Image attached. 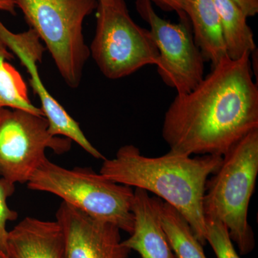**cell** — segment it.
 <instances>
[{
    "instance_id": "obj_8",
    "label": "cell",
    "mask_w": 258,
    "mask_h": 258,
    "mask_svg": "<svg viewBox=\"0 0 258 258\" xmlns=\"http://www.w3.org/2000/svg\"><path fill=\"white\" fill-rule=\"evenodd\" d=\"M136 8L150 26L159 52L157 71L169 87L177 94L195 89L204 79L205 59L195 43L187 16L179 23H171L160 18L152 6V0H137Z\"/></svg>"
},
{
    "instance_id": "obj_4",
    "label": "cell",
    "mask_w": 258,
    "mask_h": 258,
    "mask_svg": "<svg viewBox=\"0 0 258 258\" xmlns=\"http://www.w3.org/2000/svg\"><path fill=\"white\" fill-rule=\"evenodd\" d=\"M29 189L53 194L94 218L133 232L134 190L90 168L68 169L46 159L27 183Z\"/></svg>"
},
{
    "instance_id": "obj_2",
    "label": "cell",
    "mask_w": 258,
    "mask_h": 258,
    "mask_svg": "<svg viewBox=\"0 0 258 258\" xmlns=\"http://www.w3.org/2000/svg\"><path fill=\"white\" fill-rule=\"evenodd\" d=\"M222 157L191 158L169 152L148 157L134 145L120 147L115 157L104 159L100 173L118 184L154 193L176 209L188 222L195 237L206 244L203 200L207 181L218 170Z\"/></svg>"
},
{
    "instance_id": "obj_19",
    "label": "cell",
    "mask_w": 258,
    "mask_h": 258,
    "mask_svg": "<svg viewBox=\"0 0 258 258\" xmlns=\"http://www.w3.org/2000/svg\"><path fill=\"white\" fill-rule=\"evenodd\" d=\"M160 8L169 11H175L180 18L186 16L184 11V0H152Z\"/></svg>"
},
{
    "instance_id": "obj_20",
    "label": "cell",
    "mask_w": 258,
    "mask_h": 258,
    "mask_svg": "<svg viewBox=\"0 0 258 258\" xmlns=\"http://www.w3.org/2000/svg\"><path fill=\"white\" fill-rule=\"evenodd\" d=\"M242 10L247 18L254 17L258 13V0H232Z\"/></svg>"
},
{
    "instance_id": "obj_21",
    "label": "cell",
    "mask_w": 258,
    "mask_h": 258,
    "mask_svg": "<svg viewBox=\"0 0 258 258\" xmlns=\"http://www.w3.org/2000/svg\"><path fill=\"white\" fill-rule=\"evenodd\" d=\"M0 11L16 15V6L13 0H0Z\"/></svg>"
},
{
    "instance_id": "obj_7",
    "label": "cell",
    "mask_w": 258,
    "mask_h": 258,
    "mask_svg": "<svg viewBox=\"0 0 258 258\" xmlns=\"http://www.w3.org/2000/svg\"><path fill=\"white\" fill-rule=\"evenodd\" d=\"M72 141L52 136L44 115L0 108V176L12 184H27L45 159V150L69 152Z\"/></svg>"
},
{
    "instance_id": "obj_16",
    "label": "cell",
    "mask_w": 258,
    "mask_h": 258,
    "mask_svg": "<svg viewBox=\"0 0 258 258\" xmlns=\"http://www.w3.org/2000/svg\"><path fill=\"white\" fill-rule=\"evenodd\" d=\"M14 57L0 40V108H15L44 115L40 108L30 101L28 86L23 76L10 63Z\"/></svg>"
},
{
    "instance_id": "obj_6",
    "label": "cell",
    "mask_w": 258,
    "mask_h": 258,
    "mask_svg": "<svg viewBox=\"0 0 258 258\" xmlns=\"http://www.w3.org/2000/svg\"><path fill=\"white\" fill-rule=\"evenodd\" d=\"M96 11L90 53L105 77L118 80L157 66L159 52L152 34L134 21L125 0H98Z\"/></svg>"
},
{
    "instance_id": "obj_12",
    "label": "cell",
    "mask_w": 258,
    "mask_h": 258,
    "mask_svg": "<svg viewBox=\"0 0 258 258\" xmlns=\"http://www.w3.org/2000/svg\"><path fill=\"white\" fill-rule=\"evenodd\" d=\"M12 258H66L63 233L57 222L26 217L9 231Z\"/></svg>"
},
{
    "instance_id": "obj_10",
    "label": "cell",
    "mask_w": 258,
    "mask_h": 258,
    "mask_svg": "<svg viewBox=\"0 0 258 258\" xmlns=\"http://www.w3.org/2000/svg\"><path fill=\"white\" fill-rule=\"evenodd\" d=\"M56 222L63 233L66 258H128L120 229L62 202Z\"/></svg>"
},
{
    "instance_id": "obj_15",
    "label": "cell",
    "mask_w": 258,
    "mask_h": 258,
    "mask_svg": "<svg viewBox=\"0 0 258 258\" xmlns=\"http://www.w3.org/2000/svg\"><path fill=\"white\" fill-rule=\"evenodd\" d=\"M161 227L176 258H207L203 244L195 237L186 219L175 208L161 199Z\"/></svg>"
},
{
    "instance_id": "obj_3",
    "label": "cell",
    "mask_w": 258,
    "mask_h": 258,
    "mask_svg": "<svg viewBox=\"0 0 258 258\" xmlns=\"http://www.w3.org/2000/svg\"><path fill=\"white\" fill-rule=\"evenodd\" d=\"M257 174L258 128L230 148L218 170L207 181L204 212L225 224L241 254L250 253L255 245L248 209Z\"/></svg>"
},
{
    "instance_id": "obj_22",
    "label": "cell",
    "mask_w": 258,
    "mask_h": 258,
    "mask_svg": "<svg viewBox=\"0 0 258 258\" xmlns=\"http://www.w3.org/2000/svg\"><path fill=\"white\" fill-rule=\"evenodd\" d=\"M0 258H12L9 254L3 251V249L0 248Z\"/></svg>"
},
{
    "instance_id": "obj_1",
    "label": "cell",
    "mask_w": 258,
    "mask_h": 258,
    "mask_svg": "<svg viewBox=\"0 0 258 258\" xmlns=\"http://www.w3.org/2000/svg\"><path fill=\"white\" fill-rule=\"evenodd\" d=\"M250 52L222 59L192 91L177 94L168 108L162 137L174 154L223 157L258 128V88Z\"/></svg>"
},
{
    "instance_id": "obj_13",
    "label": "cell",
    "mask_w": 258,
    "mask_h": 258,
    "mask_svg": "<svg viewBox=\"0 0 258 258\" xmlns=\"http://www.w3.org/2000/svg\"><path fill=\"white\" fill-rule=\"evenodd\" d=\"M184 11L192 24L195 43L212 67L227 57L220 16L213 0H184Z\"/></svg>"
},
{
    "instance_id": "obj_18",
    "label": "cell",
    "mask_w": 258,
    "mask_h": 258,
    "mask_svg": "<svg viewBox=\"0 0 258 258\" xmlns=\"http://www.w3.org/2000/svg\"><path fill=\"white\" fill-rule=\"evenodd\" d=\"M14 184L0 178V248L8 254V239L9 231L7 230L8 222L14 221L18 214L11 210L8 205V199L15 192Z\"/></svg>"
},
{
    "instance_id": "obj_9",
    "label": "cell",
    "mask_w": 258,
    "mask_h": 258,
    "mask_svg": "<svg viewBox=\"0 0 258 258\" xmlns=\"http://www.w3.org/2000/svg\"><path fill=\"white\" fill-rule=\"evenodd\" d=\"M0 40L11 52L18 57L30 75V86L40 99V109L48 122V130L52 136H62L79 144L90 155L104 160L106 157L93 147L83 134L81 127L62 105L49 93L44 86L37 69L42 61L45 47L35 30L29 28L21 33H14L0 20Z\"/></svg>"
},
{
    "instance_id": "obj_17",
    "label": "cell",
    "mask_w": 258,
    "mask_h": 258,
    "mask_svg": "<svg viewBox=\"0 0 258 258\" xmlns=\"http://www.w3.org/2000/svg\"><path fill=\"white\" fill-rule=\"evenodd\" d=\"M206 241L217 258H240L236 252L228 229L217 217L205 214Z\"/></svg>"
},
{
    "instance_id": "obj_14",
    "label": "cell",
    "mask_w": 258,
    "mask_h": 258,
    "mask_svg": "<svg viewBox=\"0 0 258 258\" xmlns=\"http://www.w3.org/2000/svg\"><path fill=\"white\" fill-rule=\"evenodd\" d=\"M216 6L227 55L230 60L241 58L256 50L253 32L247 23V17L232 0H213Z\"/></svg>"
},
{
    "instance_id": "obj_5",
    "label": "cell",
    "mask_w": 258,
    "mask_h": 258,
    "mask_svg": "<svg viewBox=\"0 0 258 258\" xmlns=\"http://www.w3.org/2000/svg\"><path fill=\"white\" fill-rule=\"evenodd\" d=\"M48 50L68 86L77 88L91 56L83 24L98 0H13Z\"/></svg>"
},
{
    "instance_id": "obj_11",
    "label": "cell",
    "mask_w": 258,
    "mask_h": 258,
    "mask_svg": "<svg viewBox=\"0 0 258 258\" xmlns=\"http://www.w3.org/2000/svg\"><path fill=\"white\" fill-rule=\"evenodd\" d=\"M160 201L159 198L149 196L146 190L134 189V230L122 244L131 250L137 251L142 258H176L161 227Z\"/></svg>"
}]
</instances>
